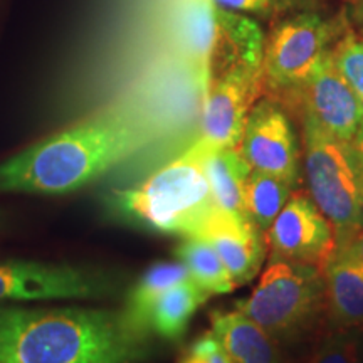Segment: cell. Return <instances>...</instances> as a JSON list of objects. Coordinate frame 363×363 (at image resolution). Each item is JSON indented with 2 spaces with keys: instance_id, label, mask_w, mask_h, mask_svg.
<instances>
[{
  "instance_id": "1",
  "label": "cell",
  "mask_w": 363,
  "mask_h": 363,
  "mask_svg": "<svg viewBox=\"0 0 363 363\" xmlns=\"http://www.w3.org/2000/svg\"><path fill=\"white\" fill-rule=\"evenodd\" d=\"M148 335L106 308L0 306V363H142Z\"/></svg>"
},
{
  "instance_id": "2",
  "label": "cell",
  "mask_w": 363,
  "mask_h": 363,
  "mask_svg": "<svg viewBox=\"0 0 363 363\" xmlns=\"http://www.w3.org/2000/svg\"><path fill=\"white\" fill-rule=\"evenodd\" d=\"M142 138L133 113L106 110L0 163V194H71L123 160Z\"/></svg>"
},
{
  "instance_id": "3",
  "label": "cell",
  "mask_w": 363,
  "mask_h": 363,
  "mask_svg": "<svg viewBox=\"0 0 363 363\" xmlns=\"http://www.w3.org/2000/svg\"><path fill=\"white\" fill-rule=\"evenodd\" d=\"M202 150L197 140L142 184L116 190L113 207L118 214L153 233L199 238L217 208L202 167Z\"/></svg>"
},
{
  "instance_id": "4",
  "label": "cell",
  "mask_w": 363,
  "mask_h": 363,
  "mask_svg": "<svg viewBox=\"0 0 363 363\" xmlns=\"http://www.w3.org/2000/svg\"><path fill=\"white\" fill-rule=\"evenodd\" d=\"M303 157L311 201L337 234V251L363 230V162L343 142L303 113Z\"/></svg>"
},
{
  "instance_id": "5",
  "label": "cell",
  "mask_w": 363,
  "mask_h": 363,
  "mask_svg": "<svg viewBox=\"0 0 363 363\" xmlns=\"http://www.w3.org/2000/svg\"><path fill=\"white\" fill-rule=\"evenodd\" d=\"M323 306V271L284 259L271 261L252 293L234 305L276 342H293L301 337Z\"/></svg>"
},
{
  "instance_id": "6",
  "label": "cell",
  "mask_w": 363,
  "mask_h": 363,
  "mask_svg": "<svg viewBox=\"0 0 363 363\" xmlns=\"http://www.w3.org/2000/svg\"><path fill=\"white\" fill-rule=\"evenodd\" d=\"M106 272L39 261L0 262V303L44 299H93L113 294Z\"/></svg>"
},
{
  "instance_id": "7",
  "label": "cell",
  "mask_w": 363,
  "mask_h": 363,
  "mask_svg": "<svg viewBox=\"0 0 363 363\" xmlns=\"http://www.w3.org/2000/svg\"><path fill=\"white\" fill-rule=\"evenodd\" d=\"M330 29L316 13H301L272 30L264 48L262 78L278 91H298L328 52Z\"/></svg>"
},
{
  "instance_id": "8",
  "label": "cell",
  "mask_w": 363,
  "mask_h": 363,
  "mask_svg": "<svg viewBox=\"0 0 363 363\" xmlns=\"http://www.w3.org/2000/svg\"><path fill=\"white\" fill-rule=\"evenodd\" d=\"M271 261L284 259L325 271L337 252L333 225L310 195L293 192L264 234Z\"/></svg>"
},
{
  "instance_id": "9",
  "label": "cell",
  "mask_w": 363,
  "mask_h": 363,
  "mask_svg": "<svg viewBox=\"0 0 363 363\" xmlns=\"http://www.w3.org/2000/svg\"><path fill=\"white\" fill-rule=\"evenodd\" d=\"M238 150L251 170L279 177L293 187L299 184L301 153L291 121L278 103L254 104Z\"/></svg>"
},
{
  "instance_id": "10",
  "label": "cell",
  "mask_w": 363,
  "mask_h": 363,
  "mask_svg": "<svg viewBox=\"0 0 363 363\" xmlns=\"http://www.w3.org/2000/svg\"><path fill=\"white\" fill-rule=\"evenodd\" d=\"M262 83V67H238L212 81L202 101V142L214 148H238Z\"/></svg>"
},
{
  "instance_id": "11",
  "label": "cell",
  "mask_w": 363,
  "mask_h": 363,
  "mask_svg": "<svg viewBox=\"0 0 363 363\" xmlns=\"http://www.w3.org/2000/svg\"><path fill=\"white\" fill-rule=\"evenodd\" d=\"M296 93L305 115L337 138L352 142L363 121V104L340 74L331 51Z\"/></svg>"
},
{
  "instance_id": "12",
  "label": "cell",
  "mask_w": 363,
  "mask_h": 363,
  "mask_svg": "<svg viewBox=\"0 0 363 363\" xmlns=\"http://www.w3.org/2000/svg\"><path fill=\"white\" fill-rule=\"evenodd\" d=\"M199 238L214 246L238 286L251 283L259 274L267 244L264 233L252 220H239L216 208Z\"/></svg>"
},
{
  "instance_id": "13",
  "label": "cell",
  "mask_w": 363,
  "mask_h": 363,
  "mask_svg": "<svg viewBox=\"0 0 363 363\" xmlns=\"http://www.w3.org/2000/svg\"><path fill=\"white\" fill-rule=\"evenodd\" d=\"M264 34L256 22L239 12L217 7L211 83L238 67L259 69L264 59Z\"/></svg>"
},
{
  "instance_id": "14",
  "label": "cell",
  "mask_w": 363,
  "mask_h": 363,
  "mask_svg": "<svg viewBox=\"0 0 363 363\" xmlns=\"http://www.w3.org/2000/svg\"><path fill=\"white\" fill-rule=\"evenodd\" d=\"M217 6L212 0H184L177 13V43L194 69L202 101L211 88Z\"/></svg>"
},
{
  "instance_id": "15",
  "label": "cell",
  "mask_w": 363,
  "mask_h": 363,
  "mask_svg": "<svg viewBox=\"0 0 363 363\" xmlns=\"http://www.w3.org/2000/svg\"><path fill=\"white\" fill-rule=\"evenodd\" d=\"M325 306L337 328L363 326V262L337 251L323 271Z\"/></svg>"
},
{
  "instance_id": "16",
  "label": "cell",
  "mask_w": 363,
  "mask_h": 363,
  "mask_svg": "<svg viewBox=\"0 0 363 363\" xmlns=\"http://www.w3.org/2000/svg\"><path fill=\"white\" fill-rule=\"evenodd\" d=\"M199 142L203 148L202 167L217 208L239 220H251L244 203L246 182L252 172L249 163L238 148H214L201 138Z\"/></svg>"
},
{
  "instance_id": "17",
  "label": "cell",
  "mask_w": 363,
  "mask_h": 363,
  "mask_svg": "<svg viewBox=\"0 0 363 363\" xmlns=\"http://www.w3.org/2000/svg\"><path fill=\"white\" fill-rule=\"evenodd\" d=\"M211 320L212 333L233 363H283L278 342L240 311H217Z\"/></svg>"
},
{
  "instance_id": "18",
  "label": "cell",
  "mask_w": 363,
  "mask_h": 363,
  "mask_svg": "<svg viewBox=\"0 0 363 363\" xmlns=\"http://www.w3.org/2000/svg\"><path fill=\"white\" fill-rule=\"evenodd\" d=\"M190 278L187 267L180 261H158L152 264L131 286L125 301V315L142 333H150V315L167 289Z\"/></svg>"
},
{
  "instance_id": "19",
  "label": "cell",
  "mask_w": 363,
  "mask_h": 363,
  "mask_svg": "<svg viewBox=\"0 0 363 363\" xmlns=\"http://www.w3.org/2000/svg\"><path fill=\"white\" fill-rule=\"evenodd\" d=\"M208 294L187 278L167 289L158 298L150 315V331L165 340H180L189 328L195 311L207 301Z\"/></svg>"
},
{
  "instance_id": "20",
  "label": "cell",
  "mask_w": 363,
  "mask_h": 363,
  "mask_svg": "<svg viewBox=\"0 0 363 363\" xmlns=\"http://www.w3.org/2000/svg\"><path fill=\"white\" fill-rule=\"evenodd\" d=\"M175 256L187 267L190 279L208 294L230 293L238 286L207 239L185 238L175 249Z\"/></svg>"
},
{
  "instance_id": "21",
  "label": "cell",
  "mask_w": 363,
  "mask_h": 363,
  "mask_svg": "<svg viewBox=\"0 0 363 363\" xmlns=\"http://www.w3.org/2000/svg\"><path fill=\"white\" fill-rule=\"evenodd\" d=\"M293 190V185L279 177L252 170L244 192V203L249 219L266 234V230L283 211L286 202L289 201Z\"/></svg>"
},
{
  "instance_id": "22",
  "label": "cell",
  "mask_w": 363,
  "mask_h": 363,
  "mask_svg": "<svg viewBox=\"0 0 363 363\" xmlns=\"http://www.w3.org/2000/svg\"><path fill=\"white\" fill-rule=\"evenodd\" d=\"M362 345L358 328H338L318 345L308 363H362Z\"/></svg>"
},
{
  "instance_id": "23",
  "label": "cell",
  "mask_w": 363,
  "mask_h": 363,
  "mask_svg": "<svg viewBox=\"0 0 363 363\" xmlns=\"http://www.w3.org/2000/svg\"><path fill=\"white\" fill-rule=\"evenodd\" d=\"M331 54L340 74L363 104V39L348 34Z\"/></svg>"
},
{
  "instance_id": "24",
  "label": "cell",
  "mask_w": 363,
  "mask_h": 363,
  "mask_svg": "<svg viewBox=\"0 0 363 363\" xmlns=\"http://www.w3.org/2000/svg\"><path fill=\"white\" fill-rule=\"evenodd\" d=\"M179 363H233L212 331H207L190 345Z\"/></svg>"
},
{
  "instance_id": "25",
  "label": "cell",
  "mask_w": 363,
  "mask_h": 363,
  "mask_svg": "<svg viewBox=\"0 0 363 363\" xmlns=\"http://www.w3.org/2000/svg\"><path fill=\"white\" fill-rule=\"evenodd\" d=\"M217 7L239 13H256L271 11L281 0H212Z\"/></svg>"
},
{
  "instance_id": "26",
  "label": "cell",
  "mask_w": 363,
  "mask_h": 363,
  "mask_svg": "<svg viewBox=\"0 0 363 363\" xmlns=\"http://www.w3.org/2000/svg\"><path fill=\"white\" fill-rule=\"evenodd\" d=\"M338 251H345L348 254H352L353 257H357V259H360L363 262V230H360L355 238H353L350 242L347 244V246L338 249Z\"/></svg>"
},
{
  "instance_id": "27",
  "label": "cell",
  "mask_w": 363,
  "mask_h": 363,
  "mask_svg": "<svg viewBox=\"0 0 363 363\" xmlns=\"http://www.w3.org/2000/svg\"><path fill=\"white\" fill-rule=\"evenodd\" d=\"M350 143H352V147L355 148L358 157H360L362 162H363V121L360 123V126H358L357 133H355V136H353V140Z\"/></svg>"
},
{
  "instance_id": "28",
  "label": "cell",
  "mask_w": 363,
  "mask_h": 363,
  "mask_svg": "<svg viewBox=\"0 0 363 363\" xmlns=\"http://www.w3.org/2000/svg\"><path fill=\"white\" fill-rule=\"evenodd\" d=\"M353 16L358 22H363V0H355L353 4Z\"/></svg>"
}]
</instances>
